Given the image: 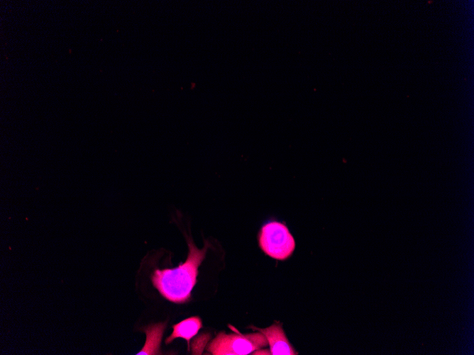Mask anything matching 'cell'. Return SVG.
Masks as SVG:
<instances>
[{
	"label": "cell",
	"mask_w": 474,
	"mask_h": 355,
	"mask_svg": "<svg viewBox=\"0 0 474 355\" xmlns=\"http://www.w3.org/2000/svg\"><path fill=\"white\" fill-rule=\"evenodd\" d=\"M189 253L186 261L179 266L156 269L152 276L153 286L168 300L177 303L186 302L197 282L198 267L204 260L209 244L199 249L192 240H188Z\"/></svg>",
	"instance_id": "1"
},
{
	"label": "cell",
	"mask_w": 474,
	"mask_h": 355,
	"mask_svg": "<svg viewBox=\"0 0 474 355\" xmlns=\"http://www.w3.org/2000/svg\"><path fill=\"white\" fill-rule=\"evenodd\" d=\"M268 345L265 336L260 332L246 334L220 332L206 349L214 355H246Z\"/></svg>",
	"instance_id": "2"
},
{
	"label": "cell",
	"mask_w": 474,
	"mask_h": 355,
	"mask_svg": "<svg viewBox=\"0 0 474 355\" xmlns=\"http://www.w3.org/2000/svg\"><path fill=\"white\" fill-rule=\"evenodd\" d=\"M258 243L265 254L277 260L288 259L295 249L292 235L284 223L278 221L269 222L261 227Z\"/></svg>",
	"instance_id": "3"
},
{
	"label": "cell",
	"mask_w": 474,
	"mask_h": 355,
	"mask_svg": "<svg viewBox=\"0 0 474 355\" xmlns=\"http://www.w3.org/2000/svg\"><path fill=\"white\" fill-rule=\"evenodd\" d=\"M266 337L270 345V351L272 355H297L288 341L283 329L279 324H274L265 329H257Z\"/></svg>",
	"instance_id": "4"
},
{
	"label": "cell",
	"mask_w": 474,
	"mask_h": 355,
	"mask_svg": "<svg viewBox=\"0 0 474 355\" xmlns=\"http://www.w3.org/2000/svg\"><path fill=\"white\" fill-rule=\"evenodd\" d=\"M202 327V322L199 317L194 316L187 318L173 325V332L166 339L165 343H170L175 339L181 337L187 341L189 346L190 339L197 334Z\"/></svg>",
	"instance_id": "5"
}]
</instances>
